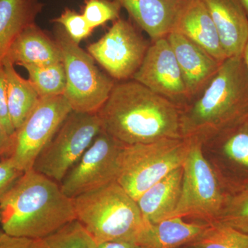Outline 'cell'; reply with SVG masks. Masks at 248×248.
Listing matches in <instances>:
<instances>
[{
  "instance_id": "obj_1",
  "label": "cell",
  "mask_w": 248,
  "mask_h": 248,
  "mask_svg": "<svg viewBox=\"0 0 248 248\" xmlns=\"http://www.w3.org/2000/svg\"><path fill=\"white\" fill-rule=\"evenodd\" d=\"M182 108L134 79L116 83L97 112L103 130L124 144L182 139Z\"/></svg>"
},
{
  "instance_id": "obj_2",
  "label": "cell",
  "mask_w": 248,
  "mask_h": 248,
  "mask_svg": "<svg viewBox=\"0 0 248 248\" xmlns=\"http://www.w3.org/2000/svg\"><path fill=\"white\" fill-rule=\"evenodd\" d=\"M1 229L17 237L42 239L76 220L73 199L60 184L33 169L23 173L0 202Z\"/></svg>"
},
{
  "instance_id": "obj_3",
  "label": "cell",
  "mask_w": 248,
  "mask_h": 248,
  "mask_svg": "<svg viewBox=\"0 0 248 248\" xmlns=\"http://www.w3.org/2000/svg\"><path fill=\"white\" fill-rule=\"evenodd\" d=\"M248 117V69L243 56L226 59L181 113L182 139L202 144Z\"/></svg>"
},
{
  "instance_id": "obj_4",
  "label": "cell",
  "mask_w": 248,
  "mask_h": 248,
  "mask_svg": "<svg viewBox=\"0 0 248 248\" xmlns=\"http://www.w3.org/2000/svg\"><path fill=\"white\" fill-rule=\"evenodd\" d=\"M73 200L76 220L97 245L120 241L138 244L148 223L136 200L117 182Z\"/></svg>"
},
{
  "instance_id": "obj_5",
  "label": "cell",
  "mask_w": 248,
  "mask_h": 248,
  "mask_svg": "<svg viewBox=\"0 0 248 248\" xmlns=\"http://www.w3.org/2000/svg\"><path fill=\"white\" fill-rule=\"evenodd\" d=\"M190 146L186 139L125 144L119 158L117 182L137 201L151 186L182 167Z\"/></svg>"
},
{
  "instance_id": "obj_6",
  "label": "cell",
  "mask_w": 248,
  "mask_h": 248,
  "mask_svg": "<svg viewBox=\"0 0 248 248\" xmlns=\"http://www.w3.org/2000/svg\"><path fill=\"white\" fill-rule=\"evenodd\" d=\"M54 37L61 51L66 73L63 96L72 110L97 114L107 102L115 80L99 71L94 59L55 24Z\"/></svg>"
},
{
  "instance_id": "obj_7",
  "label": "cell",
  "mask_w": 248,
  "mask_h": 248,
  "mask_svg": "<svg viewBox=\"0 0 248 248\" xmlns=\"http://www.w3.org/2000/svg\"><path fill=\"white\" fill-rule=\"evenodd\" d=\"M188 140L190 148L182 166V193L171 218L213 223L218 220L230 194L204 156L202 143Z\"/></svg>"
},
{
  "instance_id": "obj_8",
  "label": "cell",
  "mask_w": 248,
  "mask_h": 248,
  "mask_svg": "<svg viewBox=\"0 0 248 248\" xmlns=\"http://www.w3.org/2000/svg\"><path fill=\"white\" fill-rule=\"evenodd\" d=\"M102 130L97 114L72 111L37 156L32 169L61 184Z\"/></svg>"
},
{
  "instance_id": "obj_9",
  "label": "cell",
  "mask_w": 248,
  "mask_h": 248,
  "mask_svg": "<svg viewBox=\"0 0 248 248\" xmlns=\"http://www.w3.org/2000/svg\"><path fill=\"white\" fill-rule=\"evenodd\" d=\"M64 96L41 99L38 105L14 134V151L10 160L16 169H32L63 121L72 112Z\"/></svg>"
},
{
  "instance_id": "obj_10",
  "label": "cell",
  "mask_w": 248,
  "mask_h": 248,
  "mask_svg": "<svg viewBox=\"0 0 248 248\" xmlns=\"http://www.w3.org/2000/svg\"><path fill=\"white\" fill-rule=\"evenodd\" d=\"M149 46L133 23L120 17L87 50L112 79L123 81L133 79Z\"/></svg>"
},
{
  "instance_id": "obj_11",
  "label": "cell",
  "mask_w": 248,
  "mask_h": 248,
  "mask_svg": "<svg viewBox=\"0 0 248 248\" xmlns=\"http://www.w3.org/2000/svg\"><path fill=\"white\" fill-rule=\"evenodd\" d=\"M124 145L102 130L63 178L62 192L73 199L117 182Z\"/></svg>"
},
{
  "instance_id": "obj_12",
  "label": "cell",
  "mask_w": 248,
  "mask_h": 248,
  "mask_svg": "<svg viewBox=\"0 0 248 248\" xmlns=\"http://www.w3.org/2000/svg\"><path fill=\"white\" fill-rule=\"evenodd\" d=\"M202 151L230 195L248 188V117L204 142Z\"/></svg>"
},
{
  "instance_id": "obj_13",
  "label": "cell",
  "mask_w": 248,
  "mask_h": 248,
  "mask_svg": "<svg viewBox=\"0 0 248 248\" xmlns=\"http://www.w3.org/2000/svg\"><path fill=\"white\" fill-rule=\"evenodd\" d=\"M132 79L182 108L190 103L182 71L166 37L150 45Z\"/></svg>"
},
{
  "instance_id": "obj_14",
  "label": "cell",
  "mask_w": 248,
  "mask_h": 248,
  "mask_svg": "<svg viewBox=\"0 0 248 248\" xmlns=\"http://www.w3.org/2000/svg\"><path fill=\"white\" fill-rule=\"evenodd\" d=\"M166 38L177 59L191 102L207 86L221 63L176 31H171Z\"/></svg>"
},
{
  "instance_id": "obj_15",
  "label": "cell",
  "mask_w": 248,
  "mask_h": 248,
  "mask_svg": "<svg viewBox=\"0 0 248 248\" xmlns=\"http://www.w3.org/2000/svg\"><path fill=\"white\" fill-rule=\"evenodd\" d=\"M153 42L173 31L186 0H115Z\"/></svg>"
},
{
  "instance_id": "obj_16",
  "label": "cell",
  "mask_w": 248,
  "mask_h": 248,
  "mask_svg": "<svg viewBox=\"0 0 248 248\" xmlns=\"http://www.w3.org/2000/svg\"><path fill=\"white\" fill-rule=\"evenodd\" d=\"M227 58L243 56L248 40V16L239 0H202Z\"/></svg>"
},
{
  "instance_id": "obj_17",
  "label": "cell",
  "mask_w": 248,
  "mask_h": 248,
  "mask_svg": "<svg viewBox=\"0 0 248 248\" xmlns=\"http://www.w3.org/2000/svg\"><path fill=\"white\" fill-rule=\"evenodd\" d=\"M173 31L200 46L220 63L228 58L211 16L202 0H186Z\"/></svg>"
},
{
  "instance_id": "obj_18",
  "label": "cell",
  "mask_w": 248,
  "mask_h": 248,
  "mask_svg": "<svg viewBox=\"0 0 248 248\" xmlns=\"http://www.w3.org/2000/svg\"><path fill=\"white\" fill-rule=\"evenodd\" d=\"M20 66H45L62 62L61 51L55 39L35 24L21 32L6 58Z\"/></svg>"
},
{
  "instance_id": "obj_19",
  "label": "cell",
  "mask_w": 248,
  "mask_h": 248,
  "mask_svg": "<svg viewBox=\"0 0 248 248\" xmlns=\"http://www.w3.org/2000/svg\"><path fill=\"white\" fill-rule=\"evenodd\" d=\"M184 219L172 217L159 223H148L138 244L143 248H184L198 239L210 225Z\"/></svg>"
},
{
  "instance_id": "obj_20",
  "label": "cell",
  "mask_w": 248,
  "mask_h": 248,
  "mask_svg": "<svg viewBox=\"0 0 248 248\" xmlns=\"http://www.w3.org/2000/svg\"><path fill=\"white\" fill-rule=\"evenodd\" d=\"M183 181V168L172 171L142 194L136 201L143 218L156 223L171 218L177 208Z\"/></svg>"
},
{
  "instance_id": "obj_21",
  "label": "cell",
  "mask_w": 248,
  "mask_h": 248,
  "mask_svg": "<svg viewBox=\"0 0 248 248\" xmlns=\"http://www.w3.org/2000/svg\"><path fill=\"white\" fill-rule=\"evenodd\" d=\"M44 6L39 0H0V66L18 36L35 24Z\"/></svg>"
},
{
  "instance_id": "obj_22",
  "label": "cell",
  "mask_w": 248,
  "mask_h": 248,
  "mask_svg": "<svg viewBox=\"0 0 248 248\" xmlns=\"http://www.w3.org/2000/svg\"><path fill=\"white\" fill-rule=\"evenodd\" d=\"M2 64L6 76L10 118L16 130L38 105L41 98L29 79H24L16 71L12 62L4 59Z\"/></svg>"
},
{
  "instance_id": "obj_23",
  "label": "cell",
  "mask_w": 248,
  "mask_h": 248,
  "mask_svg": "<svg viewBox=\"0 0 248 248\" xmlns=\"http://www.w3.org/2000/svg\"><path fill=\"white\" fill-rule=\"evenodd\" d=\"M29 80L41 99L63 95L66 90V73L62 62L45 66H25Z\"/></svg>"
},
{
  "instance_id": "obj_24",
  "label": "cell",
  "mask_w": 248,
  "mask_h": 248,
  "mask_svg": "<svg viewBox=\"0 0 248 248\" xmlns=\"http://www.w3.org/2000/svg\"><path fill=\"white\" fill-rule=\"evenodd\" d=\"M191 248H248V234L219 221L210 223Z\"/></svg>"
},
{
  "instance_id": "obj_25",
  "label": "cell",
  "mask_w": 248,
  "mask_h": 248,
  "mask_svg": "<svg viewBox=\"0 0 248 248\" xmlns=\"http://www.w3.org/2000/svg\"><path fill=\"white\" fill-rule=\"evenodd\" d=\"M37 248H97V244L78 220L40 239Z\"/></svg>"
},
{
  "instance_id": "obj_26",
  "label": "cell",
  "mask_w": 248,
  "mask_h": 248,
  "mask_svg": "<svg viewBox=\"0 0 248 248\" xmlns=\"http://www.w3.org/2000/svg\"><path fill=\"white\" fill-rule=\"evenodd\" d=\"M217 221L248 234V188L228 196Z\"/></svg>"
},
{
  "instance_id": "obj_27",
  "label": "cell",
  "mask_w": 248,
  "mask_h": 248,
  "mask_svg": "<svg viewBox=\"0 0 248 248\" xmlns=\"http://www.w3.org/2000/svg\"><path fill=\"white\" fill-rule=\"evenodd\" d=\"M122 6L115 0H85L82 13L93 29L120 18Z\"/></svg>"
},
{
  "instance_id": "obj_28",
  "label": "cell",
  "mask_w": 248,
  "mask_h": 248,
  "mask_svg": "<svg viewBox=\"0 0 248 248\" xmlns=\"http://www.w3.org/2000/svg\"><path fill=\"white\" fill-rule=\"evenodd\" d=\"M52 22L63 28L68 35L78 45L93 33L94 29L89 25L84 16L74 10L66 8Z\"/></svg>"
},
{
  "instance_id": "obj_29",
  "label": "cell",
  "mask_w": 248,
  "mask_h": 248,
  "mask_svg": "<svg viewBox=\"0 0 248 248\" xmlns=\"http://www.w3.org/2000/svg\"><path fill=\"white\" fill-rule=\"evenodd\" d=\"M24 172L16 169L9 159L0 161V202Z\"/></svg>"
},
{
  "instance_id": "obj_30",
  "label": "cell",
  "mask_w": 248,
  "mask_h": 248,
  "mask_svg": "<svg viewBox=\"0 0 248 248\" xmlns=\"http://www.w3.org/2000/svg\"><path fill=\"white\" fill-rule=\"evenodd\" d=\"M0 120L4 124L5 128L11 135H14L15 130L8 107L7 91H6V76L3 64L0 66Z\"/></svg>"
},
{
  "instance_id": "obj_31",
  "label": "cell",
  "mask_w": 248,
  "mask_h": 248,
  "mask_svg": "<svg viewBox=\"0 0 248 248\" xmlns=\"http://www.w3.org/2000/svg\"><path fill=\"white\" fill-rule=\"evenodd\" d=\"M40 239L17 237L4 232L0 229V248H37Z\"/></svg>"
},
{
  "instance_id": "obj_32",
  "label": "cell",
  "mask_w": 248,
  "mask_h": 248,
  "mask_svg": "<svg viewBox=\"0 0 248 248\" xmlns=\"http://www.w3.org/2000/svg\"><path fill=\"white\" fill-rule=\"evenodd\" d=\"M14 151V135H11L0 120V161L10 159Z\"/></svg>"
},
{
  "instance_id": "obj_33",
  "label": "cell",
  "mask_w": 248,
  "mask_h": 248,
  "mask_svg": "<svg viewBox=\"0 0 248 248\" xmlns=\"http://www.w3.org/2000/svg\"><path fill=\"white\" fill-rule=\"evenodd\" d=\"M97 248H143L140 245L129 241H108L98 244Z\"/></svg>"
},
{
  "instance_id": "obj_34",
  "label": "cell",
  "mask_w": 248,
  "mask_h": 248,
  "mask_svg": "<svg viewBox=\"0 0 248 248\" xmlns=\"http://www.w3.org/2000/svg\"><path fill=\"white\" fill-rule=\"evenodd\" d=\"M243 58L244 59L245 63H246V66H247L248 69V40L244 48Z\"/></svg>"
},
{
  "instance_id": "obj_35",
  "label": "cell",
  "mask_w": 248,
  "mask_h": 248,
  "mask_svg": "<svg viewBox=\"0 0 248 248\" xmlns=\"http://www.w3.org/2000/svg\"><path fill=\"white\" fill-rule=\"evenodd\" d=\"M248 16V0H239Z\"/></svg>"
},
{
  "instance_id": "obj_36",
  "label": "cell",
  "mask_w": 248,
  "mask_h": 248,
  "mask_svg": "<svg viewBox=\"0 0 248 248\" xmlns=\"http://www.w3.org/2000/svg\"><path fill=\"white\" fill-rule=\"evenodd\" d=\"M0 229H1V214H0Z\"/></svg>"
},
{
  "instance_id": "obj_37",
  "label": "cell",
  "mask_w": 248,
  "mask_h": 248,
  "mask_svg": "<svg viewBox=\"0 0 248 248\" xmlns=\"http://www.w3.org/2000/svg\"><path fill=\"white\" fill-rule=\"evenodd\" d=\"M184 248H190V247H189V246H186V247Z\"/></svg>"
}]
</instances>
